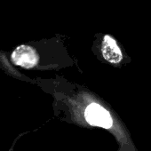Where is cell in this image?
Wrapping results in <instances>:
<instances>
[{
	"instance_id": "3",
	"label": "cell",
	"mask_w": 151,
	"mask_h": 151,
	"mask_svg": "<svg viewBox=\"0 0 151 151\" xmlns=\"http://www.w3.org/2000/svg\"><path fill=\"white\" fill-rule=\"evenodd\" d=\"M101 51L103 58L111 64H117L123 59V53L115 38L105 35L102 38Z\"/></svg>"
},
{
	"instance_id": "1",
	"label": "cell",
	"mask_w": 151,
	"mask_h": 151,
	"mask_svg": "<svg viewBox=\"0 0 151 151\" xmlns=\"http://www.w3.org/2000/svg\"><path fill=\"white\" fill-rule=\"evenodd\" d=\"M86 122L94 126L109 129L112 126L113 121L110 114L103 107L97 103L90 104L85 112Z\"/></svg>"
},
{
	"instance_id": "2",
	"label": "cell",
	"mask_w": 151,
	"mask_h": 151,
	"mask_svg": "<svg viewBox=\"0 0 151 151\" xmlns=\"http://www.w3.org/2000/svg\"><path fill=\"white\" fill-rule=\"evenodd\" d=\"M11 58L15 65L24 68H34L39 60L37 51L33 47L26 45L18 46L13 52Z\"/></svg>"
}]
</instances>
